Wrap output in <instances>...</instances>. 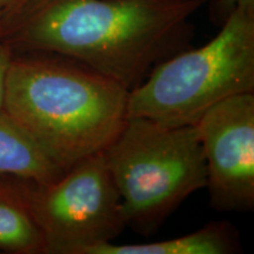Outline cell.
I'll return each instance as SVG.
<instances>
[{"label":"cell","instance_id":"obj_1","mask_svg":"<svg viewBox=\"0 0 254 254\" xmlns=\"http://www.w3.org/2000/svg\"><path fill=\"white\" fill-rule=\"evenodd\" d=\"M207 0H9L0 41L13 53H52L128 91L190 49V19Z\"/></svg>","mask_w":254,"mask_h":254},{"label":"cell","instance_id":"obj_2","mask_svg":"<svg viewBox=\"0 0 254 254\" xmlns=\"http://www.w3.org/2000/svg\"><path fill=\"white\" fill-rule=\"evenodd\" d=\"M129 91L52 53H13L4 109L67 171L100 153L127 120Z\"/></svg>","mask_w":254,"mask_h":254},{"label":"cell","instance_id":"obj_3","mask_svg":"<svg viewBox=\"0 0 254 254\" xmlns=\"http://www.w3.org/2000/svg\"><path fill=\"white\" fill-rule=\"evenodd\" d=\"M221 25L206 45L158 64L129 91L127 118L195 125L220 101L254 92V5L238 6Z\"/></svg>","mask_w":254,"mask_h":254},{"label":"cell","instance_id":"obj_4","mask_svg":"<svg viewBox=\"0 0 254 254\" xmlns=\"http://www.w3.org/2000/svg\"><path fill=\"white\" fill-rule=\"evenodd\" d=\"M103 154L122 198L126 226L142 236L157 232L184 200L207 185L195 125L127 118Z\"/></svg>","mask_w":254,"mask_h":254},{"label":"cell","instance_id":"obj_5","mask_svg":"<svg viewBox=\"0 0 254 254\" xmlns=\"http://www.w3.org/2000/svg\"><path fill=\"white\" fill-rule=\"evenodd\" d=\"M20 180L43 234L44 254H87L113 243L127 227L103 152L82 159L52 183Z\"/></svg>","mask_w":254,"mask_h":254},{"label":"cell","instance_id":"obj_6","mask_svg":"<svg viewBox=\"0 0 254 254\" xmlns=\"http://www.w3.org/2000/svg\"><path fill=\"white\" fill-rule=\"evenodd\" d=\"M207 168L211 204L224 212L254 206V94L220 101L195 124Z\"/></svg>","mask_w":254,"mask_h":254},{"label":"cell","instance_id":"obj_7","mask_svg":"<svg viewBox=\"0 0 254 254\" xmlns=\"http://www.w3.org/2000/svg\"><path fill=\"white\" fill-rule=\"evenodd\" d=\"M65 172L33 136L0 107V178L46 184L59 179Z\"/></svg>","mask_w":254,"mask_h":254},{"label":"cell","instance_id":"obj_8","mask_svg":"<svg viewBox=\"0 0 254 254\" xmlns=\"http://www.w3.org/2000/svg\"><path fill=\"white\" fill-rule=\"evenodd\" d=\"M237 232L225 221L209 222L200 230L173 239L147 244L106 243L87 254H230L239 252Z\"/></svg>","mask_w":254,"mask_h":254},{"label":"cell","instance_id":"obj_9","mask_svg":"<svg viewBox=\"0 0 254 254\" xmlns=\"http://www.w3.org/2000/svg\"><path fill=\"white\" fill-rule=\"evenodd\" d=\"M44 238L25 196L21 180L0 178V250L44 254Z\"/></svg>","mask_w":254,"mask_h":254},{"label":"cell","instance_id":"obj_10","mask_svg":"<svg viewBox=\"0 0 254 254\" xmlns=\"http://www.w3.org/2000/svg\"><path fill=\"white\" fill-rule=\"evenodd\" d=\"M12 56H13V52L9 50V47L0 41V107H4L6 78H7Z\"/></svg>","mask_w":254,"mask_h":254},{"label":"cell","instance_id":"obj_11","mask_svg":"<svg viewBox=\"0 0 254 254\" xmlns=\"http://www.w3.org/2000/svg\"><path fill=\"white\" fill-rule=\"evenodd\" d=\"M9 0H0V26H1V20L2 15H4V12L6 9V6H7Z\"/></svg>","mask_w":254,"mask_h":254}]
</instances>
